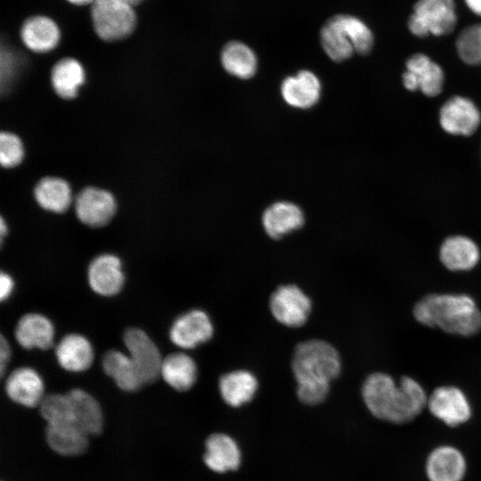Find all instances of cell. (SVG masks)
<instances>
[{"label": "cell", "mask_w": 481, "mask_h": 481, "mask_svg": "<svg viewBox=\"0 0 481 481\" xmlns=\"http://www.w3.org/2000/svg\"><path fill=\"white\" fill-rule=\"evenodd\" d=\"M363 403L377 419L402 425L415 420L427 407L424 387L415 379L402 376L399 383L385 372L371 373L362 387Z\"/></svg>", "instance_id": "obj_1"}, {"label": "cell", "mask_w": 481, "mask_h": 481, "mask_svg": "<svg viewBox=\"0 0 481 481\" xmlns=\"http://www.w3.org/2000/svg\"><path fill=\"white\" fill-rule=\"evenodd\" d=\"M412 315L418 323L451 335L469 338L481 332V310L464 293L427 294L415 303Z\"/></svg>", "instance_id": "obj_2"}, {"label": "cell", "mask_w": 481, "mask_h": 481, "mask_svg": "<svg viewBox=\"0 0 481 481\" xmlns=\"http://www.w3.org/2000/svg\"><path fill=\"white\" fill-rule=\"evenodd\" d=\"M320 37L322 49L334 61H343L355 52L369 53L374 41L370 28L359 18L349 14L330 17L322 26Z\"/></svg>", "instance_id": "obj_3"}, {"label": "cell", "mask_w": 481, "mask_h": 481, "mask_svg": "<svg viewBox=\"0 0 481 481\" xmlns=\"http://www.w3.org/2000/svg\"><path fill=\"white\" fill-rule=\"evenodd\" d=\"M292 371L297 383H330L340 374V356L328 342L310 339L296 346L292 357Z\"/></svg>", "instance_id": "obj_4"}, {"label": "cell", "mask_w": 481, "mask_h": 481, "mask_svg": "<svg viewBox=\"0 0 481 481\" xmlns=\"http://www.w3.org/2000/svg\"><path fill=\"white\" fill-rule=\"evenodd\" d=\"M91 18L96 35L104 41L126 38L136 25L134 7L121 0H94Z\"/></svg>", "instance_id": "obj_5"}, {"label": "cell", "mask_w": 481, "mask_h": 481, "mask_svg": "<svg viewBox=\"0 0 481 481\" xmlns=\"http://www.w3.org/2000/svg\"><path fill=\"white\" fill-rule=\"evenodd\" d=\"M457 22L453 0H419L408 20V29L418 37L444 36L452 32Z\"/></svg>", "instance_id": "obj_6"}, {"label": "cell", "mask_w": 481, "mask_h": 481, "mask_svg": "<svg viewBox=\"0 0 481 481\" xmlns=\"http://www.w3.org/2000/svg\"><path fill=\"white\" fill-rule=\"evenodd\" d=\"M427 408L435 418L451 428L468 422L472 416L467 395L452 385L436 387L428 396Z\"/></svg>", "instance_id": "obj_7"}, {"label": "cell", "mask_w": 481, "mask_h": 481, "mask_svg": "<svg viewBox=\"0 0 481 481\" xmlns=\"http://www.w3.org/2000/svg\"><path fill=\"white\" fill-rule=\"evenodd\" d=\"M123 341L143 385L154 382L160 376L163 362L156 344L145 331L138 328L127 329L124 332Z\"/></svg>", "instance_id": "obj_8"}, {"label": "cell", "mask_w": 481, "mask_h": 481, "mask_svg": "<svg viewBox=\"0 0 481 481\" xmlns=\"http://www.w3.org/2000/svg\"><path fill=\"white\" fill-rule=\"evenodd\" d=\"M270 309L280 323L298 328L306 322L312 310V302L299 287L287 284L278 287L272 294Z\"/></svg>", "instance_id": "obj_9"}, {"label": "cell", "mask_w": 481, "mask_h": 481, "mask_svg": "<svg viewBox=\"0 0 481 481\" xmlns=\"http://www.w3.org/2000/svg\"><path fill=\"white\" fill-rule=\"evenodd\" d=\"M403 83L410 91L420 90L427 96L439 94L443 88L442 68L423 53H415L406 61Z\"/></svg>", "instance_id": "obj_10"}, {"label": "cell", "mask_w": 481, "mask_h": 481, "mask_svg": "<svg viewBox=\"0 0 481 481\" xmlns=\"http://www.w3.org/2000/svg\"><path fill=\"white\" fill-rule=\"evenodd\" d=\"M213 332V324L207 313L193 309L175 319L170 328L169 338L175 346L192 349L208 341Z\"/></svg>", "instance_id": "obj_11"}, {"label": "cell", "mask_w": 481, "mask_h": 481, "mask_svg": "<svg viewBox=\"0 0 481 481\" xmlns=\"http://www.w3.org/2000/svg\"><path fill=\"white\" fill-rule=\"evenodd\" d=\"M75 210L77 218L91 227L107 224L116 211L113 196L101 189L86 188L76 198Z\"/></svg>", "instance_id": "obj_12"}, {"label": "cell", "mask_w": 481, "mask_h": 481, "mask_svg": "<svg viewBox=\"0 0 481 481\" xmlns=\"http://www.w3.org/2000/svg\"><path fill=\"white\" fill-rule=\"evenodd\" d=\"M480 112L468 98L453 96L442 106L439 121L442 128L455 135H470L479 126Z\"/></svg>", "instance_id": "obj_13"}, {"label": "cell", "mask_w": 481, "mask_h": 481, "mask_svg": "<svg viewBox=\"0 0 481 481\" xmlns=\"http://www.w3.org/2000/svg\"><path fill=\"white\" fill-rule=\"evenodd\" d=\"M90 288L105 297L120 292L125 282L120 259L112 254H102L94 258L87 270Z\"/></svg>", "instance_id": "obj_14"}, {"label": "cell", "mask_w": 481, "mask_h": 481, "mask_svg": "<svg viewBox=\"0 0 481 481\" xmlns=\"http://www.w3.org/2000/svg\"><path fill=\"white\" fill-rule=\"evenodd\" d=\"M466 470L464 454L457 447L448 444L434 448L425 465L428 481H462Z\"/></svg>", "instance_id": "obj_15"}, {"label": "cell", "mask_w": 481, "mask_h": 481, "mask_svg": "<svg viewBox=\"0 0 481 481\" xmlns=\"http://www.w3.org/2000/svg\"><path fill=\"white\" fill-rule=\"evenodd\" d=\"M438 257L447 270L467 272L477 265L480 249L472 239L464 235H452L442 242Z\"/></svg>", "instance_id": "obj_16"}, {"label": "cell", "mask_w": 481, "mask_h": 481, "mask_svg": "<svg viewBox=\"0 0 481 481\" xmlns=\"http://www.w3.org/2000/svg\"><path fill=\"white\" fill-rule=\"evenodd\" d=\"M44 381L32 368L20 367L8 376L5 382L7 395L14 402L25 407L40 404L44 396Z\"/></svg>", "instance_id": "obj_17"}, {"label": "cell", "mask_w": 481, "mask_h": 481, "mask_svg": "<svg viewBox=\"0 0 481 481\" xmlns=\"http://www.w3.org/2000/svg\"><path fill=\"white\" fill-rule=\"evenodd\" d=\"M321 91L319 78L309 70H301L295 76L287 77L281 86L283 100L299 109L314 106L320 99Z\"/></svg>", "instance_id": "obj_18"}, {"label": "cell", "mask_w": 481, "mask_h": 481, "mask_svg": "<svg viewBox=\"0 0 481 481\" xmlns=\"http://www.w3.org/2000/svg\"><path fill=\"white\" fill-rule=\"evenodd\" d=\"M208 468L217 473L236 470L241 462V452L236 441L223 433H215L206 441L203 457Z\"/></svg>", "instance_id": "obj_19"}, {"label": "cell", "mask_w": 481, "mask_h": 481, "mask_svg": "<svg viewBox=\"0 0 481 481\" xmlns=\"http://www.w3.org/2000/svg\"><path fill=\"white\" fill-rule=\"evenodd\" d=\"M15 338L26 349L46 350L53 344L54 327L45 315L30 313L20 317L16 328Z\"/></svg>", "instance_id": "obj_20"}, {"label": "cell", "mask_w": 481, "mask_h": 481, "mask_svg": "<svg viewBox=\"0 0 481 481\" xmlns=\"http://www.w3.org/2000/svg\"><path fill=\"white\" fill-rule=\"evenodd\" d=\"M304 222L305 216L301 208L288 201L273 203L265 209L262 217L265 232L275 240L301 228Z\"/></svg>", "instance_id": "obj_21"}, {"label": "cell", "mask_w": 481, "mask_h": 481, "mask_svg": "<svg viewBox=\"0 0 481 481\" xmlns=\"http://www.w3.org/2000/svg\"><path fill=\"white\" fill-rule=\"evenodd\" d=\"M55 355L61 368L68 371H86L94 361V349L82 335L71 333L64 336L55 348Z\"/></svg>", "instance_id": "obj_22"}, {"label": "cell", "mask_w": 481, "mask_h": 481, "mask_svg": "<svg viewBox=\"0 0 481 481\" xmlns=\"http://www.w3.org/2000/svg\"><path fill=\"white\" fill-rule=\"evenodd\" d=\"M20 37L29 50L36 53H46L57 46L61 32L51 18L36 15L28 18L23 22Z\"/></svg>", "instance_id": "obj_23"}, {"label": "cell", "mask_w": 481, "mask_h": 481, "mask_svg": "<svg viewBox=\"0 0 481 481\" xmlns=\"http://www.w3.org/2000/svg\"><path fill=\"white\" fill-rule=\"evenodd\" d=\"M221 397L228 405L240 407L255 396L258 381L256 376L246 370L232 371L224 374L218 384Z\"/></svg>", "instance_id": "obj_24"}, {"label": "cell", "mask_w": 481, "mask_h": 481, "mask_svg": "<svg viewBox=\"0 0 481 481\" xmlns=\"http://www.w3.org/2000/svg\"><path fill=\"white\" fill-rule=\"evenodd\" d=\"M70 398L76 425L88 436L101 433L103 416L95 398L80 388L68 392Z\"/></svg>", "instance_id": "obj_25"}, {"label": "cell", "mask_w": 481, "mask_h": 481, "mask_svg": "<svg viewBox=\"0 0 481 481\" xmlns=\"http://www.w3.org/2000/svg\"><path fill=\"white\" fill-rule=\"evenodd\" d=\"M102 368L124 391L135 392L144 386L135 365L125 353L118 350L108 351L102 358Z\"/></svg>", "instance_id": "obj_26"}, {"label": "cell", "mask_w": 481, "mask_h": 481, "mask_svg": "<svg viewBox=\"0 0 481 481\" xmlns=\"http://www.w3.org/2000/svg\"><path fill=\"white\" fill-rule=\"evenodd\" d=\"M197 373L194 360L184 353H173L163 359L160 376L177 391L192 388L196 382Z\"/></svg>", "instance_id": "obj_27"}, {"label": "cell", "mask_w": 481, "mask_h": 481, "mask_svg": "<svg viewBox=\"0 0 481 481\" xmlns=\"http://www.w3.org/2000/svg\"><path fill=\"white\" fill-rule=\"evenodd\" d=\"M221 62L226 72L240 79L250 78L257 69L255 53L240 41H231L224 46Z\"/></svg>", "instance_id": "obj_28"}, {"label": "cell", "mask_w": 481, "mask_h": 481, "mask_svg": "<svg viewBox=\"0 0 481 481\" xmlns=\"http://www.w3.org/2000/svg\"><path fill=\"white\" fill-rule=\"evenodd\" d=\"M45 437L49 446L64 456L81 454L88 445V436L75 426H47Z\"/></svg>", "instance_id": "obj_29"}, {"label": "cell", "mask_w": 481, "mask_h": 481, "mask_svg": "<svg viewBox=\"0 0 481 481\" xmlns=\"http://www.w3.org/2000/svg\"><path fill=\"white\" fill-rule=\"evenodd\" d=\"M52 85L56 94L64 98H74L85 81V70L73 58L60 60L51 72Z\"/></svg>", "instance_id": "obj_30"}, {"label": "cell", "mask_w": 481, "mask_h": 481, "mask_svg": "<svg viewBox=\"0 0 481 481\" xmlns=\"http://www.w3.org/2000/svg\"><path fill=\"white\" fill-rule=\"evenodd\" d=\"M35 198L43 208L63 213L71 203V191L66 181L57 177H45L37 184Z\"/></svg>", "instance_id": "obj_31"}, {"label": "cell", "mask_w": 481, "mask_h": 481, "mask_svg": "<svg viewBox=\"0 0 481 481\" xmlns=\"http://www.w3.org/2000/svg\"><path fill=\"white\" fill-rule=\"evenodd\" d=\"M460 58L469 65L481 63V24L463 29L456 40Z\"/></svg>", "instance_id": "obj_32"}, {"label": "cell", "mask_w": 481, "mask_h": 481, "mask_svg": "<svg viewBox=\"0 0 481 481\" xmlns=\"http://www.w3.org/2000/svg\"><path fill=\"white\" fill-rule=\"evenodd\" d=\"M22 143L18 136L3 132L0 136V162L4 167H12L23 159Z\"/></svg>", "instance_id": "obj_33"}, {"label": "cell", "mask_w": 481, "mask_h": 481, "mask_svg": "<svg viewBox=\"0 0 481 481\" xmlns=\"http://www.w3.org/2000/svg\"><path fill=\"white\" fill-rule=\"evenodd\" d=\"M297 384V395L298 399L308 405L321 404L325 400L330 391V383L304 382Z\"/></svg>", "instance_id": "obj_34"}, {"label": "cell", "mask_w": 481, "mask_h": 481, "mask_svg": "<svg viewBox=\"0 0 481 481\" xmlns=\"http://www.w3.org/2000/svg\"><path fill=\"white\" fill-rule=\"evenodd\" d=\"M11 357V348L8 340L2 335L0 338V374H4L5 368Z\"/></svg>", "instance_id": "obj_35"}, {"label": "cell", "mask_w": 481, "mask_h": 481, "mask_svg": "<svg viewBox=\"0 0 481 481\" xmlns=\"http://www.w3.org/2000/svg\"><path fill=\"white\" fill-rule=\"evenodd\" d=\"M13 286H14V283H13V280L12 279V277L8 273L2 272L1 274H0V298H1V301H4L10 297V295H11L12 289H13Z\"/></svg>", "instance_id": "obj_36"}, {"label": "cell", "mask_w": 481, "mask_h": 481, "mask_svg": "<svg viewBox=\"0 0 481 481\" xmlns=\"http://www.w3.org/2000/svg\"><path fill=\"white\" fill-rule=\"evenodd\" d=\"M469 9L475 14L481 16V0H464Z\"/></svg>", "instance_id": "obj_37"}, {"label": "cell", "mask_w": 481, "mask_h": 481, "mask_svg": "<svg viewBox=\"0 0 481 481\" xmlns=\"http://www.w3.org/2000/svg\"><path fill=\"white\" fill-rule=\"evenodd\" d=\"M7 226L3 219L1 217V223H0V233H1V240L3 241L4 235L7 233Z\"/></svg>", "instance_id": "obj_38"}, {"label": "cell", "mask_w": 481, "mask_h": 481, "mask_svg": "<svg viewBox=\"0 0 481 481\" xmlns=\"http://www.w3.org/2000/svg\"><path fill=\"white\" fill-rule=\"evenodd\" d=\"M69 3L77 5H83L87 4H92L94 0H68Z\"/></svg>", "instance_id": "obj_39"}, {"label": "cell", "mask_w": 481, "mask_h": 481, "mask_svg": "<svg viewBox=\"0 0 481 481\" xmlns=\"http://www.w3.org/2000/svg\"><path fill=\"white\" fill-rule=\"evenodd\" d=\"M121 1L129 4L132 7H135V5L139 4L143 0H121Z\"/></svg>", "instance_id": "obj_40"}]
</instances>
